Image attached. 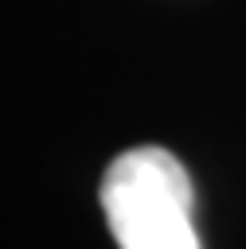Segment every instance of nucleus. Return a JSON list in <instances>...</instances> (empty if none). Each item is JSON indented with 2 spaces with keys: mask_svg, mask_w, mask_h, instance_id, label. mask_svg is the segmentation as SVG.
<instances>
[{
  "mask_svg": "<svg viewBox=\"0 0 246 249\" xmlns=\"http://www.w3.org/2000/svg\"><path fill=\"white\" fill-rule=\"evenodd\" d=\"M191 179L168 148H129L102 179V210L121 249H199Z\"/></svg>",
  "mask_w": 246,
  "mask_h": 249,
  "instance_id": "obj_1",
  "label": "nucleus"
}]
</instances>
